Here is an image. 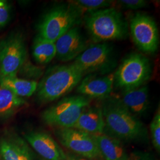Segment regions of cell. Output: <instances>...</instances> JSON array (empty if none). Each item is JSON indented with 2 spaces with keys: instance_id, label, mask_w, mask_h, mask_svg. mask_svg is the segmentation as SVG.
<instances>
[{
  "instance_id": "cell-1",
  "label": "cell",
  "mask_w": 160,
  "mask_h": 160,
  "mask_svg": "<svg viewBox=\"0 0 160 160\" xmlns=\"http://www.w3.org/2000/svg\"><path fill=\"white\" fill-rule=\"evenodd\" d=\"M101 108L104 122V134L121 142L144 141L147 130L139 119L132 114L119 97L110 96L102 100Z\"/></svg>"
},
{
  "instance_id": "cell-2",
  "label": "cell",
  "mask_w": 160,
  "mask_h": 160,
  "mask_svg": "<svg viewBox=\"0 0 160 160\" xmlns=\"http://www.w3.org/2000/svg\"><path fill=\"white\" fill-rule=\"evenodd\" d=\"M84 22L94 43L123 40L129 35L125 18L113 7L86 13Z\"/></svg>"
},
{
  "instance_id": "cell-3",
  "label": "cell",
  "mask_w": 160,
  "mask_h": 160,
  "mask_svg": "<svg viewBox=\"0 0 160 160\" xmlns=\"http://www.w3.org/2000/svg\"><path fill=\"white\" fill-rule=\"evenodd\" d=\"M83 77L72 63L52 67L38 84L37 99L43 104L55 101L77 87Z\"/></svg>"
},
{
  "instance_id": "cell-4",
  "label": "cell",
  "mask_w": 160,
  "mask_h": 160,
  "mask_svg": "<svg viewBox=\"0 0 160 160\" xmlns=\"http://www.w3.org/2000/svg\"><path fill=\"white\" fill-rule=\"evenodd\" d=\"M83 14L69 1L53 7L42 18L38 25V35L55 42L70 29L77 26Z\"/></svg>"
},
{
  "instance_id": "cell-5",
  "label": "cell",
  "mask_w": 160,
  "mask_h": 160,
  "mask_svg": "<svg viewBox=\"0 0 160 160\" xmlns=\"http://www.w3.org/2000/svg\"><path fill=\"white\" fill-rule=\"evenodd\" d=\"M151 64L148 58L132 53L124 58L114 73V86L122 92L143 86L150 78Z\"/></svg>"
},
{
  "instance_id": "cell-6",
  "label": "cell",
  "mask_w": 160,
  "mask_h": 160,
  "mask_svg": "<svg viewBox=\"0 0 160 160\" xmlns=\"http://www.w3.org/2000/svg\"><path fill=\"white\" fill-rule=\"evenodd\" d=\"M90 102V98L79 94L64 97L43 112L42 119L47 125L58 129L73 128Z\"/></svg>"
},
{
  "instance_id": "cell-7",
  "label": "cell",
  "mask_w": 160,
  "mask_h": 160,
  "mask_svg": "<svg viewBox=\"0 0 160 160\" xmlns=\"http://www.w3.org/2000/svg\"><path fill=\"white\" fill-rule=\"evenodd\" d=\"M72 63L85 75L110 73L116 64L113 47L103 42L93 43L77 58Z\"/></svg>"
},
{
  "instance_id": "cell-8",
  "label": "cell",
  "mask_w": 160,
  "mask_h": 160,
  "mask_svg": "<svg viewBox=\"0 0 160 160\" xmlns=\"http://www.w3.org/2000/svg\"><path fill=\"white\" fill-rule=\"evenodd\" d=\"M27 49L19 32L12 33L0 43V77L16 76L25 63Z\"/></svg>"
},
{
  "instance_id": "cell-9",
  "label": "cell",
  "mask_w": 160,
  "mask_h": 160,
  "mask_svg": "<svg viewBox=\"0 0 160 160\" xmlns=\"http://www.w3.org/2000/svg\"><path fill=\"white\" fill-rule=\"evenodd\" d=\"M132 39L141 51L152 54L159 46V33L153 18L143 12L135 13L130 20L129 28Z\"/></svg>"
},
{
  "instance_id": "cell-10",
  "label": "cell",
  "mask_w": 160,
  "mask_h": 160,
  "mask_svg": "<svg viewBox=\"0 0 160 160\" xmlns=\"http://www.w3.org/2000/svg\"><path fill=\"white\" fill-rule=\"evenodd\" d=\"M56 135L63 147L80 157L92 160L100 156L92 135L75 128H59Z\"/></svg>"
},
{
  "instance_id": "cell-11",
  "label": "cell",
  "mask_w": 160,
  "mask_h": 160,
  "mask_svg": "<svg viewBox=\"0 0 160 160\" xmlns=\"http://www.w3.org/2000/svg\"><path fill=\"white\" fill-rule=\"evenodd\" d=\"M114 87V73L87 75L77 87V92L83 96L104 100L111 96Z\"/></svg>"
},
{
  "instance_id": "cell-12",
  "label": "cell",
  "mask_w": 160,
  "mask_h": 160,
  "mask_svg": "<svg viewBox=\"0 0 160 160\" xmlns=\"http://www.w3.org/2000/svg\"><path fill=\"white\" fill-rule=\"evenodd\" d=\"M88 46L79 28L76 26L70 29L55 42V57L62 62L75 60Z\"/></svg>"
},
{
  "instance_id": "cell-13",
  "label": "cell",
  "mask_w": 160,
  "mask_h": 160,
  "mask_svg": "<svg viewBox=\"0 0 160 160\" xmlns=\"http://www.w3.org/2000/svg\"><path fill=\"white\" fill-rule=\"evenodd\" d=\"M26 141L45 160H67L66 154L50 135L41 131L30 132L24 135Z\"/></svg>"
},
{
  "instance_id": "cell-14",
  "label": "cell",
  "mask_w": 160,
  "mask_h": 160,
  "mask_svg": "<svg viewBox=\"0 0 160 160\" xmlns=\"http://www.w3.org/2000/svg\"><path fill=\"white\" fill-rule=\"evenodd\" d=\"M119 99L132 114L139 118L145 115L149 108L148 87L145 84L122 92Z\"/></svg>"
},
{
  "instance_id": "cell-15",
  "label": "cell",
  "mask_w": 160,
  "mask_h": 160,
  "mask_svg": "<svg viewBox=\"0 0 160 160\" xmlns=\"http://www.w3.org/2000/svg\"><path fill=\"white\" fill-rule=\"evenodd\" d=\"M0 158L1 160H33L27 142L15 135L1 139Z\"/></svg>"
},
{
  "instance_id": "cell-16",
  "label": "cell",
  "mask_w": 160,
  "mask_h": 160,
  "mask_svg": "<svg viewBox=\"0 0 160 160\" xmlns=\"http://www.w3.org/2000/svg\"><path fill=\"white\" fill-rule=\"evenodd\" d=\"M73 128L92 135L102 134L104 122L101 107L89 105L81 113Z\"/></svg>"
},
{
  "instance_id": "cell-17",
  "label": "cell",
  "mask_w": 160,
  "mask_h": 160,
  "mask_svg": "<svg viewBox=\"0 0 160 160\" xmlns=\"http://www.w3.org/2000/svg\"><path fill=\"white\" fill-rule=\"evenodd\" d=\"M92 136L104 160H126L128 154L122 142L104 133Z\"/></svg>"
},
{
  "instance_id": "cell-18",
  "label": "cell",
  "mask_w": 160,
  "mask_h": 160,
  "mask_svg": "<svg viewBox=\"0 0 160 160\" xmlns=\"http://www.w3.org/2000/svg\"><path fill=\"white\" fill-rule=\"evenodd\" d=\"M38 84L34 80L19 78L17 75L6 77L0 80V87L6 88L23 98L30 97L36 92Z\"/></svg>"
},
{
  "instance_id": "cell-19",
  "label": "cell",
  "mask_w": 160,
  "mask_h": 160,
  "mask_svg": "<svg viewBox=\"0 0 160 160\" xmlns=\"http://www.w3.org/2000/svg\"><path fill=\"white\" fill-rule=\"evenodd\" d=\"M55 43L37 35L32 45V55L38 63L46 65L56 57Z\"/></svg>"
},
{
  "instance_id": "cell-20",
  "label": "cell",
  "mask_w": 160,
  "mask_h": 160,
  "mask_svg": "<svg viewBox=\"0 0 160 160\" xmlns=\"http://www.w3.org/2000/svg\"><path fill=\"white\" fill-rule=\"evenodd\" d=\"M26 103V100L18 97L10 90L0 87V119L12 116Z\"/></svg>"
},
{
  "instance_id": "cell-21",
  "label": "cell",
  "mask_w": 160,
  "mask_h": 160,
  "mask_svg": "<svg viewBox=\"0 0 160 160\" xmlns=\"http://www.w3.org/2000/svg\"><path fill=\"white\" fill-rule=\"evenodd\" d=\"M70 2L77 7L83 15L88 12L111 7L114 4L113 1L110 0H75Z\"/></svg>"
},
{
  "instance_id": "cell-22",
  "label": "cell",
  "mask_w": 160,
  "mask_h": 160,
  "mask_svg": "<svg viewBox=\"0 0 160 160\" xmlns=\"http://www.w3.org/2000/svg\"><path fill=\"white\" fill-rule=\"evenodd\" d=\"M150 131L152 142L155 148L158 152L160 150V112L158 108L150 125Z\"/></svg>"
},
{
  "instance_id": "cell-23",
  "label": "cell",
  "mask_w": 160,
  "mask_h": 160,
  "mask_svg": "<svg viewBox=\"0 0 160 160\" xmlns=\"http://www.w3.org/2000/svg\"><path fill=\"white\" fill-rule=\"evenodd\" d=\"M12 14V3L7 0H0V29L5 28L9 23Z\"/></svg>"
},
{
  "instance_id": "cell-24",
  "label": "cell",
  "mask_w": 160,
  "mask_h": 160,
  "mask_svg": "<svg viewBox=\"0 0 160 160\" xmlns=\"http://www.w3.org/2000/svg\"><path fill=\"white\" fill-rule=\"evenodd\" d=\"M124 8L138 10L147 6L148 2L144 0H120L117 1Z\"/></svg>"
},
{
  "instance_id": "cell-25",
  "label": "cell",
  "mask_w": 160,
  "mask_h": 160,
  "mask_svg": "<svg viewBox=\"0 0 160 160\" xmlns=\"http://www.w3.org/2000/svg\"><path fill=\"white\" fill-rule=\"evenodd\" d=\"M126 160H154L153 157L148 152L135 151L128 155Z\"/></svg>"
},
{
  "instance_id": "cell-26",
  "label": "cell",
  "mask_w": 160,
  "mask_h": 160,
  "mask_svg": "<svg viewBox=\"0 0 160 160\" xmlns=\"http://www.w3.org/2000/svg\"><path fill=\"white\" fill-rule=\"evenodd\" d=\"M66 156H67V160H87L82 157H80L79 155L67 154L66 155Z\"/></svg>"
},
{
  "instance_id": "cell-27",
  "label": "cell",
  "mask_w": 160,
  "mask_h": 160,
  "mask_svg": "<svg viewBox=\"0 0 160 160\" xmlns=\"http://www.w3.org/2000/svg\"><path fill=\"white\" fill-rule=\"evenodd\" d=\"M1 77H0V80H1Z\"/></svg>"
}]
</instances>
